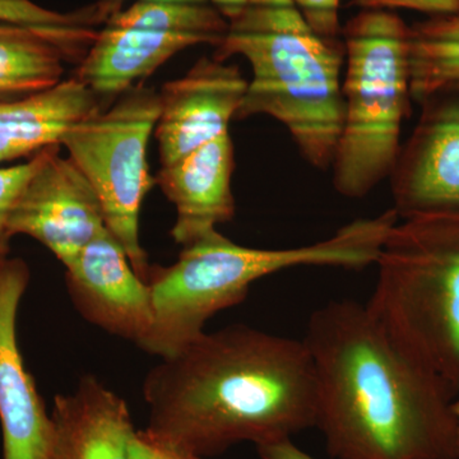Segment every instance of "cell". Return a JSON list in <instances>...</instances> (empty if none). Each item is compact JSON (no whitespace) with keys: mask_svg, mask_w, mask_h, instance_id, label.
I'll use <instances>...</instances> for the list:
<instances>
[{"mask_svg":"<svg viewBox=\"0 0 459 459\" xmlns=\"http://www.w3.org/2000/svg\"><path fill=\"white\" fill-rule=\"evenodd\" d=\"M146 430L201 458L316 428V380L303 340L246 325L204 332L144 377Z\"/></svg>","mask_w":459,"mask_h":459,"instance_id":"6da1fadb","label":"cell"},{"mask_svg":"<svg viewBox=\"0 0 459 459\" xmlns=\"http://www.w3.org/2000/svg\"><path fill=\"white\" fill-rule=\"evenodd\" d=\"M303 341L316 373V428L332 458L458 459L455 395L367 304L319 307Z\"/></svg>","mask_w":459,"mask_h":459,"instance_id":"7a4b0ae2","label":"cell"},{"mask_svg":"<svg viewBox=\"0 0 459 459\" xmlns=\"http://www.w3.org/2000/svg\"><path fill=\"white\" fill-rule=\"evenodd\" d=\"M234 56L252 66L237 120L273 117L307 164L331 168L343 123L342 42L320 36L294 0H249L214 57Z\"/></svg>","mask_w":459,"mask_h":459,"instance_id":"3957f363","label":"cell"},{"mask_svg":"<svg viewBox=\"0 0 459 459\" xmlns=\"http://www.w3.org/2000/svg\"><path fill=\"white\" fill-rule=\"evenodd\" d=\"M400 221L394 208L359 219L309 246L256 249L217 231L183 247L169 267H151L152 333L143 351L168 358L204 333L208 320L240 304L256 281L296 267L361 270L376 264L389 232Z\"/></svg>","mask_w":459,"mask_h":459,"instance_id":"277c9868","label":"cell"},{"mask_svg":"<svg viewBox=\"0 0 459 459\" xmlns=\"http://www.w3.org/2000/svg\"><path fill=\"white\" fill-rule=\"evenodd\" d=\"M368 307L402 351L459 394V216L400 220Z\"/></svg>","mask_w":459,"mask_h":459,"instance_id":"5b68a950","label":"cell"},{"mask_svg":"<svg viewBox=\"0 0 459 459\" xmlns=\"http://www.w3.org/2000/svg\"><path fill=\"white\" fill-rule=\"evenodd\" d=\"M343 123L334 151L333 186L367 197L389 179L410 117L409 26L397 14L365 9L344 29Z\"/></svg>","mask_w":459,"mask_h":459,"instance_id":"8992f818","label":"cell"},{"mask_svg":"<svg viewBox=\"0 0 459 459\" xmlns=\"http://www.w3.org/2000/svg\"><path fill=\"white\" fill-rule=\"evenodd\" d=\"M160 114V93L142 83L122 93L63 138L69 159L98 195L107 229L144 281L151 265L140 238L142 204L156 184L147 148Z\"/></svg>","mask_w":459,"mask_h":459,"instance_id":"52a82bcc","label":"cell"},{"mask_svg":"<svg viewBox=\"0 0 459 459\" xmlns=\"http://www.w3.org/2000/svg\"><path fill=\"white\" fill-rule=\"evenodd\" d=\"M228 27L212 0H135L102 23L77 77L100 101L119 98L180 51L217 49Z\"/></svg>","mask_w":459,"mask_h":459,"instance_id":"ba28073f","label":"cell"},{"mask_svg":"<svg viewBox=\"0 0 459 459\" xmlns=\"http://www.w3.org/2000/svg\"><path fill=\"white\" fill-rule=\"evenodd\" d=\"M419 122L401 146L391 180L400 220L459 216V83L419 102Z\"/></svg>","mask_w":459,"mask_h":459,"instance_id":"9c48e42d","label":"cell"},{"mask_svg":"<svg viewBox=\"0 0 459 459\" xmlns=\"http://www.w3.org/2000/svg\"><path fill=\"white\" fill-rule=\"evenodd\" d=\"M105 230L101 204L82 171L60 155V146L45 148L12 210V237L35 238L66 267Z\"/></svg>","mask_w":459,"mask_h":459,"instance_id":"30bf717a","label":"cell"},{"mask_svg":"<svg viewBox=\"0 0 459 459\" xmlns=\"http://www.w3.org/2000/svg\"><path fill=\"white\" fill-rule=\"evenodd\" d=\"M65 283L72 304L87 322L141 350L146 347L155 325L150 287L108 229L66 265Z\"/></svg>","mask_w":459,"mask_h":459,"instance_id":"8fae6325","label":"cell"},{"mask_svg":"<svg viewBox=\"0 0 459 459\" xmlns=\"http://www.w3.org/2000/svg\"><path fill=\"white\" fill-rule=\"evenodd\" d=\"M247 81L237 65L202 57L160 93L155 134L161 166L175 164L214 138L237 120Z\"/></svg>","mask_w":459,"mask_h":459,"instance_id":"7c38bea8","label":"cell"},{"mask_svg":"<svg viewBox=\"0 0 459 459\" xmlns=\"http://www.w3.org/2000/svg\"><path fill=\"white\" fill-rule=\"evenodd\" d=\"M31 280L22 258L0 262V425L3 459H45L51 421L17 341V314Z\"/></svg>","mask_w":459,"mask_h":459,"instance_id":"4fadbf2b","label":"cell"},{"mask_svg":"<svg viewBox=\"0 0 459 459\" xmlns=\"http://www.w3.org/2000/svg\"><path fill=\"white\" fill-rule=\"evenodd\" d=\"M234 143L229 132L175 164L161 166L155 180L177 210L171 230L175 243L190 246L234 219Z\"/></svg>","mask_w":459,"mask_h":459,"instance_id":"5bb4252c","label":"cell"},{"mask_svg":"<svg viewBox=\"0 0 459 459\" xmlns=\"http://www.w3.org/2000/svg\"><path fill=\"white\" fill-rule=\"evenodd\" d=\"M50 421L45 459H129L137 431L124 398L91 374L56 395Z\"/></svg>","mask_w":459,"mask_h":459,"instance_id":"9a60e30c","label":"cell"},{"mask_svg":"<svg viewBox=\"0 0 459 459\" xmlns=\"http://www.w3.org/2000/svg\"><path fill=\"white\" fill-rule=\"evenodd\" d=\"M100 110V99L77 75L0 101V165L60 146L66 133Z\"/></svg>","mask_w":459,"mask_h":459,"instance_id":"2e32d148","label":"cell"},{"mask_svg":"<svg viewBox=\"0 0 459 459\" xmlns=\"http://www.w3.org/2000/svg\"><path fill=\"white\" fill-rule=\"evenodd\" d=\"M68 59L27 27L0 22V101L23 98L63 80Z\"/></svg>","mask_w":459,"mask_h":459,"instance_id":"e0dca14e","label":"cell"},{"mask_svg":"<svg viewBox=\"0 0 459 459\" xmlns=\"http://www.w3.org/2000/svg\"><path fill=\"white\" fill-rule=\"evenodd\" d=\"M411 95L419 102L459 83V14L429 17L409 27Z\"/></svg>","mask_w":459,"mask_h":459,"instance_id":"ac0fdd59","label":"cell"},{"mask_svg":"<svg viewBox=\"0 0 459 459\" xmlns=\"http://www.w3.org/2000/svg\"><path fill=\"white\" fill-rule=\"evenodd\" d=\"M0 22L27 27L54 42L68 62H82L101 23L98 7L59 13L32 0H0Z\"/></svg>","mask_w":459,"mask_h":459,"instance_id":"d6986e66","label":"cell"},{"mask_svg":"<svg viewBox=\"0 0 459 459\" xmlns=\"http://www.w3.org/2000/svg\"><path fill=\"white\" fill-rule=\"evenodd\" d=\"M42 151L25 164L0 168V262L7 259L11 253V240L13 237L9 231V219L12 210L26 181L40 164Z\"/></svg>","mask_w":459,"mask_h":459,"instance_id":"ffe728a7","label":"cell"},{"mask_svg":"<svg viewBox=\"0 0 459 459\" xmlns=\"http://www.w3.org/2000/svg\"><path fill=\"white\" fill-rule=\"evenodd\" d=\"M305 20L323 38L340 40L341 0H294Z\"/></svg>","mask_w":459,"mask_h":459,"instance_id":"44dd1931","label":"cell"},{"mask_svg":"<svg viewBox=\"0 0 459 459\" xmlns=\"http://www.w3.org/2000/svg\"><path fill=\"white\" fill-rule=\"evenodd\" d=\"M356 7L365 9H411L430 17L459 14V0H352Z\"/></svg>","mask_w":459,"mask_h":459,"instance_id":"7402d4cb","label":"cell"},{"mask_svg":"<svg viewBox=\"0 0 459 459\" xmlns=\"http://www.w3.org/2000/svg\"><path fill=\"white\" fill-rule=\"evenodd\" d=\"M129 459H204L160 439L150 431L137 430L133 437Z\"/></svg>","mask_w":459,"mask_h":459,"instance_id":"603a6c76","label":"cell"},{"mask_svg":"<svg viewBox=\"0 0 459 459\" xmlns=\"http://www.w3.org/2000/svg\"><path fill=\"white\" fill-rule=\"evenodd\" d=\"M256 451L261 459H316L307 452L301 451L291 439L256 446Z\"/></svg>","mask_w":459,"mask_h":459,"instance_id":"cb8c5ba5","label":"cell"},{"mask_svg":"<svg viewBox=\"0 0 459 459\" xmlns=\"http://www.w3.org/2000/svg\"><path fill=\"white\" fill-rule=\"evenodd\" d=\"M212 3L226 20L231 21L244 11L249 0H212Z\"/></svg>","mask_w":459,"mask_h":459,"instance_id":"d4e9b609","label":"cell"},{"mask_svg":"<svg viewBox=\"0 0 459 459\" xmlns=\"http://www.w3.org/2000/svg\"><path fill=\"white\" fill-rule=\"evenodd\" d=\"M126 0H99L98 9L102 23L107 22L108 18L114 16L115 13L122 9L123 3Z\"/></svg>","mask_w":459,"mask_h":459,"instance_id":"484cf974","label":"cell"},{"mask_svg":"<svg viewBox=\"0 0 459 459\" xmlns=\"http://www.w3.org/2000/svg\"><path fill=\"white\" fill-rule=\"evenodd\" d=\"M452 409L455 413V424H457V455L459 459V398L453 401Z\"/></svg>","mask_w":459,"mask_h":459,"instance_id":"4316f807","label":"cell"}]
</instances>
